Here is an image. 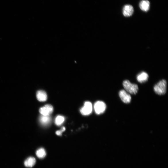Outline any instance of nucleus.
I'll list each match as a JSON object with an SVG mask.
<instances>
[{"label":"nucleus","mask_w":168,"mask_h":168,"mask_svg":"<svg viewBox=\"0 0 168 168\" xmlns=\"http://www.w3.org/2000/svg\"><path fill=\"white\" fill-rule=\"evenodd\" d=\"M36 163V160L33 157H30L26 160L24 164L25 166L28 167H32L34 166Z\"/></svg>","instance_id":"nucleus-12"},{"label":"nucleus","mask_w":168,"mask_h":168,"mask_svg":"<svg viewBox=\"0 0 168 168\" xmlns=\"http://www.w3.org/2000/svg\"><path fill=\"white\" fill-rule=\"evenodd\" d=\"M40 113L43 115H50L53 111V107L51 105L47 104L39 109Z\"/></svg>","instance_id":"nucleus-5"},{"label":"nucleus","mask_w":168,"mask_h":168,"mask_svg":"<svg viewBox=\"0 0 168 168\" xmlns=\"http://www.w3.org/2000/svg\"><path fill=\"white\" fill-rule=\"evenodd\" d=\"M36 155L39 158L43 159L46 156V152L44 148H40L36 151Z\"/></svg>","instance_id":"nucleus-13"},{"label":"nucleus","mask_w":168,"mask_h":168,"mask_svg":"<svg viewBox=\"0 0 168 168\" xmlns=\"http://www.w3.org/2000/svg\"><path fill=\"white\" fill-rule=\"evenodd\" d=\"M65 117L61 115H58L55 120V124L58 126L61 125L65 121Z\"/></svg>","instance_id":"nucleus-14"},{"label":"nucleus","mask_w":168,"mask_h":168,"mask_svg":"<svg viewBox=\"0 0 168 168\" xmlns=\"http://www.w3.org/2000/svg\"><path fill=\"white\" fill-rule=\"evenodd\" d=\"M150 3L148 0H142L139 3L140 9L144 12H147L149 9Z\"/></svg>","instance_id":"nucleus-8"},{"label":"nucleus","mask_w":168,"mask_h":168,"mask_svg":"<svg viewBox=\"0 0 168 168\" xmlns=\"http://www.w3.org/2000/svg\"><path fill=\"white\" fill-rule=\"evenodd\" d=\"M36 97L37 100L41 102L46 101L47 99V93L43 90H39L37 92Z\"/></svg>","instance_id":"nucleus-9"},{"label":"nucleus","mask_w":168,"mask_h":168,"mask_svg":"<svg viewBox=\"0 0 168 168\" xmlns=\"http://www.w3.org/2000/svg\"><path fill=\"white\" fill-rule=\"evenodd\" d=\"M94 108L96 113L99 115L103 113L105 111L106 105L104 102L99 101L94 104Z\"/></svg>","instance_id":"nucleus-3"},{"label":"nucleus","mask_w":168,"mask_h":168,"mask_svg":"<svg viewBox=\"0 0 168 168\" xmlns=\"http://www.w3.org/2000/svg\"><path fill=\"white\" fill-rule=\"evenodd\" d=\"M92 109L91 103L89 102H86L85 103L84 107L81 108L80 111L83 115H88L91 113Z\"/></svg>","instance_id":"nucleus-4"},{"label":"nucleus","mask_w":168,"mask_h":168,"mask_svg":"<svg viewBox=\"0 0 168 168\" xmlns=\"http://www.w3.org/2000/svg\"><path fill=\"white\" fill-rule=\"evenodd\" d=\"M39 121L41 124L44 125H46L51 121V118L50 115H41L39 118Z\"/></svg>","instance_id":"nucleus-11"},{"label":"nucleus","mask_w":168,"mask_h":168,"mask_svg":"<svg viewBox=\"0 0 168 168\" xmlns=\"http://www.w3.org/2000/svg\"><path fill=\"white\" fill-rule=\"evenodd\" d=\"M167 82L165 80L160 81L156 84L154 87V90L157 94L162 95L165 94L166 92Z\"/></svg>","instance_id":"nucleus-1"},{"label":"nucleus","mask_w":168,"mask_h":168,"mask_svg":"<svg viewBox=\"0 0 168 168\" xmlns=\"http://www.w3.org/2000/svg\"><path fill=\"white\" fill-rule=\"evenodd\" d=\"M134 11L133 7L130 5H125L123 9V14L125 17H129L132 16Z\"/></svg>","instance_id":"nucleus-7"},{"label":"nucleus","mask_w":168,"mask_h":168,"mask_svg":"<svg viewBox=\"0 0 168 168\" xmlns=\"http://www.w3.org/2000/svg\"><path fill=\"white\" fill-rule=\"evenodd\" d=\"M123 84L125 90L130 94H136L137 93L139 88L137 84H132L128 80L124 81Z\"/></svg>","instance_id":"nucleus-2"},{"label":"nucleus","mask_w":168,"mask_h":168,"mask_svg":"<svg viewBox=\"0 0 168 168\" xmlns=\"http://www.w3.org/2000/svg\"><path fill=\"white\" fill-rule=\"evenodd\" d=\"M148 74L144 72H142L139 74L137 77V79L140 83H143L148 80Z\"/></svg>","instance_id":"nucleus-10"},{"label":"nucleus","mask_w":168,"mask_h":168,"mask_svg":"<svg viewBox=\"0 0 168 168\" xmlns=\"http://www.w3.org/2000/svg\"><path fill=\"white\" fill-rule=\"evenodd\" d=\"M65 130V127H63L60 130L57 131L56 132V134L57 136H61L62 135V132H64Z\"/></svg>","instance_id":"nucleus-15"},{"label":"nucleus","mask_w":168,"mask_h":168,"mask_svg":"<svg viewBox=\"0 0 168 168\" xmlns=\"http://www.w3.org/2000/svg\"><path fill=\"white\" fill-rule=\"evenodd\" d=\"M119 97L122 101L125 103H129L131 101L130 95L124 90H122L119 92Z\"/></svg>","instance_id":"nucleus-6"}]
</instances>
